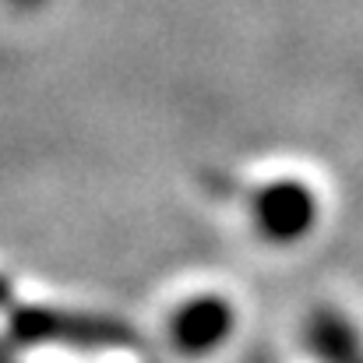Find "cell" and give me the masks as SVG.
<instances>
[{
    "label": "cell",
    "instance_id": "obj_1",
    "mask_svg": "<svg viewBox=\"0 0 363 363\" xmlns=\"http://www.w3.org/2000/svg\"><path fill=\"white\" fill-rule=\"evenodd\" d=\"M261 237L272 243H293L318 223V198L303 180H272L250 201Z\"/></svg>",
    "mask_w": 363,
    "mask_h": 363
},
{
    "label": "cell",
    "instance_id": "obj_2",
    "mask_svg": "<svg viewBox=\"0 0 363 363\" xmlns=\"http://www.w3.org/2000/svg\"><path fill=\"white\" fill-rule=\"evenodd\" d=\"M233 328V311L223 296H198L173 314V342L184 353H205L219 346Z\"/></svg>",
    "mask_w": 363,
    "mask_h": 363
},
{
    "label": "cell",
    "instance_id": "obj_3",
    "mask_svg": "<svg viewBox=\"0 0 363 363\" xmlns=\"http://www.w3.org/2000/svg\"><path fill=\"white\" fill-rule=\"evenodd\" d=\"M11 7H18V11H35V7H43L46 0H7Z\"/></svg>",
    "mask_w": 363,
    "mask_h": 363
}]
</instances>
